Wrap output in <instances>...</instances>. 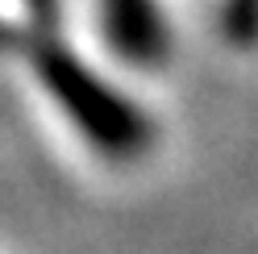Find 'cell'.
Returning a JSON list of instances; mask_svg holds the SVG:
<instances>
[{"label": "cell", "instance_id": "cell-4", "mask_svg": "<svg viewBox=\"0 0 258 254\" xmlns=\"http://www.w3.org/2000/svg\"><path fill=\"white\" fill-rule=\"evenodd\" d=\"M34 9H38L42 17H46V13H50V0H34Z\"/></svg>", "mask_w": 258, "mask_h": 254}, {"label": "cell", "instance_id": "cell-1", "mask_svg": "<svg viewBox=\"0 0 258 254\" xmlns=\"http://www.w3.org/2000/svg\"><path fill=\"white\" fill-rule=\"evenodd\" d=\"M25 54L34 58V71L42 79V88L75 121V130L88 134V142L96 150H104L112 158H129L146 146L150 130L134 113V104H125L112 88H104L71 50L54 46L50 38H34Z\"/></svg>", "mask_w": 258, "mask_h": 254}, {"label": "cell", "instance_id": "cell-3", "mask_svg": "<svg viewBox=\"0 0 258 254\" xmlns=\"http://www.w3.org/2000/svg\"><path fill=\"white\" fill-rule=\"evenodd\" d=\"M29 42H34V38H21L13 25L0 21V50H29Z\"/></svg>", "mask_w": 258, "mask_h": 254}, {"label": "cell", "instance_id": "cell-2", "mask_svg": "<svg viewBox=\"0 0 258 254\" xmlns=\"http://www.w3.org/2000/svg\"><path fill=\"white\" fill-rule=\"evenodd\" d=\"M108 38L129 58H154L158 54V21L150 0H100Z\"/></svg>", "mask_w": 258, "mask_h": 254}]
</instances>
